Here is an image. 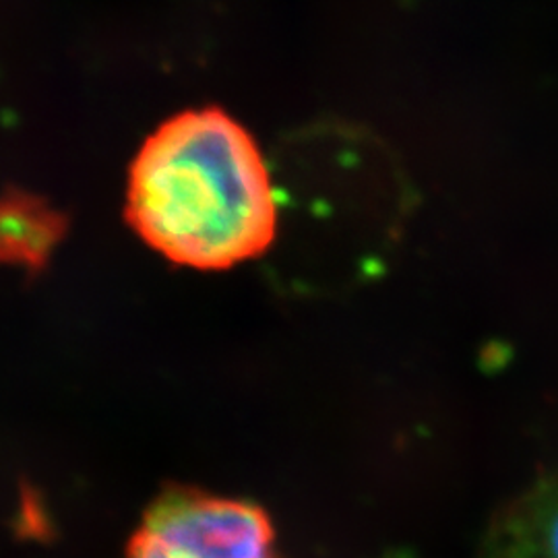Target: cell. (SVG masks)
Masks as SVG:
<instances>
[{
    "instance_id": "obj_1",
    "label": "cell",
    "mask_w": 558,
    "mask_h": 558,
    "mask_svg": "<svg viewBox=\"0 0 558 558\" xmlns=\"http://www.w3.org/2000/svg\"><path fill=\"white\" fill-rule=\"evenodd\" d=\"M126 220L166 259L220 271L269 248L278 201L251 133L221 108H201L166 120L143 143Z\"/></svg>"
},
{
    "instance_id": "obj_4",
    "label": "cell",
    "mask_w": 558,
    "mask_h": 558,
    "mask_svg": "<svg viewBox=\"0 0 558 558\" xmlns=\"http://www.w3.org/2000/svg\"><path fill=\"white\" fill-rule=\"evenodd\" d=\"M69 228L48 201L23 191L0 193V265L40 271Z\"/></svg>"
},
{
    "instance_id": "obj_2",
    "label": "cell",
    "mask_w": 558,
    "mask_h": 558,
    "mask_svg": "<svg viewBox=\"0 0 558 558\" xmlns=\"http://www.w3.org/2000/svg\"><path fill=\"white\" fill-rule=\"evenodd\" d=\"M126 558H281L267 513L248 500L174 486L141 519Z\"/></svg>"
},
{
    "instance_id": "obj_3",
    "label": "cell",
    "mask_w": 558,
    "mask_h": 558,
    "mask_svg": "<svg viewBox=\"0 0 558 558\" xmlns=\"http://www.w3.org/2000/svg\"><path fill=\"white\" fill-rule=\"evenodd\" d=\"M480 558H558V470L500 509L484 534Z\"/></svg>"
}]
</instances>
